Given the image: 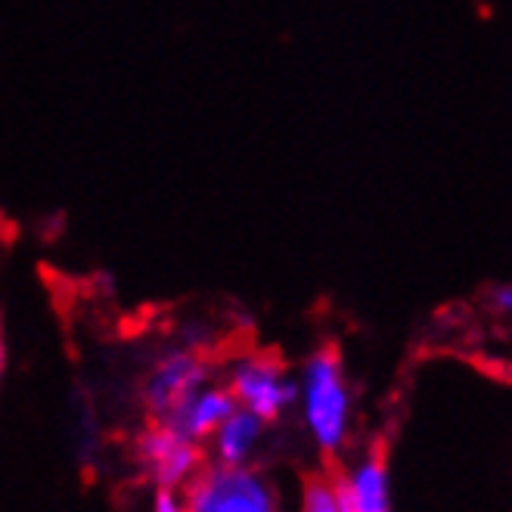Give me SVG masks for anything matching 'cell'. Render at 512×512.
Returning <instances> with one entry per match:
<instances>
[{
	"instance_id": "obj_1",
	"label": "cell",
	"mask_w": 512,
	"mask_h": 512,
	"mask_svg": "<svg viewBox=\"0 0 512 512\" xmlns=\"http://www.w3.org/2000/svg\"><path fill=\"white\" fill-rule=\"evenodd\" d=\"M295 404L301 407V423L320 454L339 457L351 438L354 395L342 351L336 345H320L308 354L298 376Z\"/></svg>"
},
{
	"instance_id": "obj_2",
	"label": "cell",
	"mask_w": 512,
	"mask_h": 512,
	"mask_svg": "<svg viewBox=\"0 0 512 512\" xmlns=\"http://www.w3.org/2000/svg\"><path fill=\"white\" fill-rule=\"evenodd\" d=\"M187 512H280L274 485L261 469L224 466L208 460L184 488Z\"/></svg>"
},
{
	"instance_id": "obj_3",
	"label": "cell",
	"mask_w": 512,
	"mask_h": 512,
	"mask_svg": "<svg viewBox=\"0 0 512 512\" xmlns=\"http://www.w3.org/2000/svg\"><path fill=\"white\" fill-rule=\"evenodd\" d=\"M224 385L233 395L236 407L255 413L267 426L283 419L298 398V379L270 351L239 354L224 373Z\"/></svg>"
},
{
	"instance_id": "obj_4",
	"label": "cell",
	"mask_w": 512,
	"mask_h": 512,
	"mask_svg": "<svg viewBox=\"0 0 512 512\" xmlns=\"http://www.w3.org/2000/svg\"><path fill=\"white\" fill-rule=\"evenodd\" d=\"M134 463L143 469L153 488L184 491L205 469L208 450L205 444H196L174 426L162 423V419H153L134 441Z\"/></svg>"
},
{
	"instance_id": "obj_5",
	"label": "cell",
	"mask_w": 512,
	"mask_h": 512,
	"mask_svg": "<svg viewBox=\"0 0 512 512\" xmlns=\"http://www.w3.org/2000/svg\"><path fill=\"white\" fill-rule=\"evenodd\" d=\"M205 382H212L208 357L193 348H174L149 370L143 382V404L153 419H168Z\"/></svg>"
},
{
	"instance_id": "obj_6",
	"label": "cell",
	"mask_w": 512,
	"mask_h": 512,
	"mask_svg": "<svg viewBox=\"0 0 512 512\" xmlns=\"http://www.w3.org/2000/svg\"><path fill=\"white\" fill-rule=\"evenodd\" d=\"M342 512H395L391 503V472L379 450H367L354 466L336 469Z\"/></svg>"
},
{
	"instance_id": "obj_7",
	"label": "cell",
	"mask_w": 512,
	"mask_h": 512,
	"mask_svg": "<svg viewBox=\"0 0 512 512\" xmlns=\"http://www.w3.org/2000/svg\"><path fill=\"white\" fill-rule=\"evenodd\" d=\"M233 410H236V401L227 391V385L212 379V382L199 385L168 419H162V423L174 426L180 435H187L196 444H208V438L218 432V426Z\"/></svg>"
},
{
	"instance_id": "obj_8",
	"label": "cell",
	"mask_w": 512,
	"mask_h": 512,
	"mask_svg": "<svg viewBox=\"0 0 512 512\" xmlns=\"http://www.w3.org/2000/svg\"><path fill=\"white\" fill-rule=\"evenodd\" d=\"M264 429L267 423H261L255 413L236 407L218 426V432L208 438V460L224 466H249L264 441Z\"/></svg>"
},
{
	"instance_id": "obj_9",
	"label": "cell",
	"mask_w": 512,
	"mask_h": 512,
	"mask_svg": "<svg viewBox=\"0 0 512 512\" xmlns=\"http://www.w3.org/2000/svg\"><path fill=\"white\" fill-rule=\"evenodd\" d=\"M295 512H342V494H339L336 469L308 472L305 478H301L298 509Z\"/></svg>"
},
{
	"instance_id": "obj_10",
	"label": "cell",
	"mask_w": 512,
	"mask_h": 512,
	"mask_svg": "<svg viewBox=\"0 0 512 512\" xmlns=\"http://www.w3.org/2000/svg\"><path fill=\"white\" fill-rule=\"evenodd\" d=\"M149 512H187L184 491H165V488H156L153 506H149Z\"/></svg>"
},
{
	"instance_id": "obj_11",
	"label": "cell",
	"mask_w": 512,
	"mask_h": 512,
	"mask_svg": "<svg viewBox=\"0 0 512 512\" xmlns=\"http://www.w3.org/2000/svg\"><path fill=\"white\" fill-rule=\"evenodd\" d=\"M491 305L500 311V314H509L512 317V283H500V286H491Z\"/></svg>"
},
{
	"instance_id": "obj_12",
	"label": "cell",
	"mask_w": 512,
	"mask_h": 512,
	"mask_svg": "<svg viewBox=\"0 0 512 512\" xmlns=\"http://www.w3.org/2000/svg\"><path fill=\"white\" fill-rule=\"evenodd\" d=\"M4 370H7V348H4V339H0V379H4Z\"/></svg>"
}]
</instances>
